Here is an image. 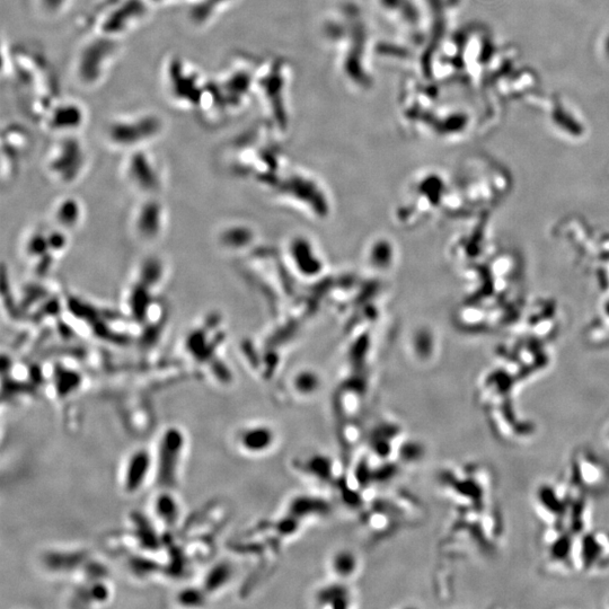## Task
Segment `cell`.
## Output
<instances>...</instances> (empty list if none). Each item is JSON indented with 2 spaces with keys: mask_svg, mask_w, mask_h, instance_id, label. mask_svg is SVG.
Wrapping results in <instances>:
<instances>
[{
  "mask_svg": "<svg viewBox=\"0 0 609 609\" xmlns=\"http://www.w3.org/2000/svg\"><path fill=\"white\" fill-rule=\"evenodd\" d=\"M238 0H187L188 19L197 29H208L225 16Z\"/></svg>",
  "mask_w": 609,
  "mask_h": 609,
  "instance_id": "obj_13",
  "label": "cell"
},
{
  "mask_svg": "<svg viewBox=\"0 0 609 609\" xmlns=\"http://www.w3.org/2000/svg\"><path fill=\"white\" fill-rule=\"evenodd\" d=\"M91 163V154L81 134L56 136L44 156V170L49 178L63 185L74 184Z\"/></svg>",
  "mask_w": 609,
  "mask_h": 609,
  "instance_id": "obj_8",
  "label": "cell"
},
{
  "mask_svg": "<svg viewBox=\"0 0 609 609\" xmlns=\"http://www.w3.org/2000/svg\"><path fill=\"white\" fill-rule=\"evenodd\" d=\"M147 2L153 8H157V7H172V6H179V5L184 6L185 3H187V0H147Z\"/></svg>",
  "mask_w": 609,
  "mask_h": 609,
  "instance_id": "obj_24",
  "label": "cell"
},
{
  "mask_svg": "<svg viewBox=\"0 0 609 609\" xmlns=\"http://www.w3.org/2000/svg\"><path fill=\"white\" fill-rule=\"evenodd\" d=\"M183 447L182 432L178 429H171L166 432L162 439L160 452V481L167 487H172L175 483L176 470Z\"/></svg>",
  "mask_w": 609,
  "mask_h": 609,
  "instance_id": "obj_14",
  "label": "cell"
},
{
  "mask_svg": "<svg viewBox=\"0 0 609 609\" xmlns=\"http://www.w3.org/2000/svg\"><path fill=\"white\" fill-rule=\"evenodd\" d=\"M162 112L137 108L114 114L103 127V140L111 150L123 154L152 146L166 131Z\"/></svg>",
  "mask_w": 609,
  "mask_h": 609,
  "instance_id": "obj_4",
  "label": "cell"
},
{
  "mask_svg": "<svg viewBox=\"0 0 609 609\" xmlns=\"http://www.w3.org/2000/svg\"><path fill=\"white\" fill-rule=\"evenodd\" d=\"M32 144L29 130L19 123H8L2 131L3 178L13 175L22 157L28 154Z\"/></svg>",
  "mask_w": 609,
  "mask_h": 609,
  "instance_id": "obj_12",
  "label": "cell"
},
{
  "mask_svg": "<svg viewBox=\"0 0 609 609\" xmlns=\"http://www.w3.org/2000/svg\"><path fill=\"white\" fill-rule=\"evenodd\" d=\"M160 77L165 99L174 109L197 112L210 76L189 58L170 54L162 61Z\"/></svg>",
  "mask_w": 609,
  "mask_h": 609,
  "instance_id": "obj_5",
  "label": "cell"
},
{
  "mask_svg": "<svg viewBox=\"0 0 609 609\" xmlns=\"http://www.w3.org/2000/svg\"><path fill=\"white\" fill-rule=\"evenodd\" d=\"M152 466V460L146 450H138L131 456L127 465L125 475V487L128 492H135L144 484L148 472Z\"/></svg>",
  "mask_w": 609,
  "mask_h": 609,
  "instance_id": "obj_17",
  "label": "cell"
},
{
  "mask_svg": "<svg viewBox=\"0 0 609 609\" xmlns=\"http://www.w3.org/2000/svg\"><path fill=\"white\" fill-rule=\"evenodd\" d=\"M90 120V112L81 100L60 94L48 104L37 125L52 136L81 134Z\"/></svg>",
  "mask_w": 609,
  "mask_h": 609,
  "instance_id": "obj_9",
  "label": "cell"
},
{
  "mask_svg": "<svg viewBox=\"0 0 609 609\" xmlns=\"http://www.w3.org/2000/svg\"><path fill=\"white\" fill-rule=\"evenodd\" d=\"M331 564L335 575L343 579L352 577L358 569V561L355 554L346 551L335 554Z\"/></svg>",
  "mask_w": 609,
  "mask_h": 609,
  "instance_id": "obj_21",
  "label": "cell"
},
{
  "mask_svg": "<svg viewBox=\"0 0 609 609\" xmlns=\"http://www.w3.org/2000/svg\"><path fill=\"white\" fill-rule=\"evenodd\" d=\"M84 218L82 202L74 197L61 198L54 207V219L64 231H74L81 226Z\"/></svg>",
  "mask_w": 609,
  "mask_h": 609,
  "instance_id": "obj_16",
  "label": "cell"
},
{
  "mask_svg": "<svg viewBox=\"0 0 609 609\" xmlns=\"http://www.w3.org/2000/svg\"><path fill=\"white\" fill-rule=\"evenodd\" d=\"M166 225V211L162 202L154 197H146L132 214V231L137 240L154 243L160 238Z\"/></svg>",
  "mask_w": 609,
  "mask_h": 609,
  "instance_id": "obj_11",
  "label": "cell"
},
{
  "mask_svg": "<svg viewBox=\"0 0 609 609\" xmlns=\"http://www.w3.org/2000/svg\"><path fill=\"white\" fill-rule=\"evenodd\" d=\"M165 278V264L157 257L148 258L140 264L138 270L139 284L152 290L162 286Z\"/></svg>",
  "mask_w": 609,
  "mask_h": 609,
  "instance_id": "obj_20",
  "label": "cell"
},
{
  "mask_svg": "<svg viewBox=\"0 0 609 609\" xmlns=\"http://www.w3.org/2000/svg\"><path fill=\"white\" fill-rule=\"evenodd\" d=\"M31 11L43 21L63 19L73 10L76 0H29Z\"/></svg>",
  "mask_w": 609,
  "mask_h": 609,
  "instance_id": "obj_19",
  "label": "cell"
},
{
  "mask_svg": "<svg viewBox=\"0 0 609 609\" xmlns=\"http://www.w3.org/2000/svg\"><path fill=\"white\" fill-rule=\"evenodd\" d=\"M275 431L266 426L245 429L240 436L241 446L247 452L260 454L267 452L275 444Z\"/></svg>",
  "mask_w": 609,
  "mask_h": 609,
  "instance_id": "obj_18",
  "label": "cell"
},
{
  "mask_svg": "<svg viewBox=\"0 0 609 609\" xmlns=\"http://www.w3.org/2000/svg\"><path fill=\"white\" fill-rule=\"evenodd\" d=\"M229 576H231V570H229L228 566H226V564H219L218 567L210 572V575L206 579L207 590L213 591L214 589L223 586Z\"/></svg>",
  "mask_w": 609,
  "mask_h": 609,
  "instance_id": "obj_23",
  "label": "cell"
},
{
  "mask_svg": "<svg viewBox=\"0 0 609 609\" xmlns=\"http://www.w3.org/2000/svg\"><path fill=\"white\" fill-rule=\"evenodd\" d=\"M122 174L132 188L146 197H154L163 188V163L150 147L126 153L122 162Z\"/></svg>",
  "mask_w": 609,
  "mask_h": 609,
  "instance_id": "obj_10",
  "label": "cell"
},
{
  "mask_svg": "<svg viewBox=\"0 0 609 609\" xmlns=\"http://www.w3.org/2000/svg\"><path fill=\"white\" fill-rule=\"evenodd\" d=\"M293 79L294 69L288 59L275 55L260 60L255 77V99L260 101L263 113L279 127L289 121Z\"/></svg>",
  "mask_w": 609,
  "mask_h": 609,
  "instance_id": "obj_6",
  "label": "cell"
},
{
  "mask_svg": "<svg viewBox=\"0 0 609 609\" xmlns=\"http://www.w3.org/2000/svg\"><path fill=\"white\" fill-rule=\"evenodd\" d=\"M153 10L147 0H97L79 19V31L125 41Z\"/></svg>",
  "mask_w": 609,
  "mask_h": 609,
  "instance_id": "obj_3",
  "label": "cell"
},
{
  "mask_svg": "<svg viewBox=\"0 0 609 609\" xmlns=\"http://www.w3.org/2000/svg\"><path fill=\"white\" fill-rule=\"evenodd\" d=\"M379 10L409 30H421L425 14L416 0H375Z\"/></svg>",
  "mask_w": 609,
  "mask_h": 609,
  "instance_id": "obj_15",
  "label": "cell"
},
{
  "mask_svg": "<svg viewBox=\"0 0 609 609\" xmlns=\"http://www.w3.org/2000/svg\"><path fill=\"white\" fill-rule=\"evenodd\" d=\"M259 63L258 58L249 54H236L211 76L228 118L243 113L255 99Z\"/></svg>",
  "mask_w": 609,
  "mask_h": 609,
  "instance_id": "obj_7",
  "label": "cell"
},
{
  "mask_svg": "<svg viewBox=\"0 0 609 609\" xmlns=\"http://www.w3.org/2000/svg\"><path fill=\"white\" fill-rule=\"evenodd\" d=\"M123 48L125 41L92 33L83 34L70 65L74 83L84 91L99 90L118 66Z\"/></svg>",
  "mask_w": 609,
  "mask_h": 609,
  "instance_id": "obj_2",
  "label": "cell"
},
{
  "mask_svg": "<svg viewBox=\"0 0 609 609\" xmlns=\"http://www.w3.org/2000/svg\"><path fill=\"white\" fill-rule=\"evenodd\" d=\"M157 514L167 524L173 525L179 516V508L175 500L169 494H162L156 502Z\"/></svg>",
  "mask_w": 609,
  "mask_h": 609,
  "instance_id": "obj_22",
  "label": "cell"
},
{
  "mask_svg": "<svg viewBox=\"0 0 609 609\" xmlns=\"http://www.w3.org/2000/svg\"><path fill=\"white\" fill-rule=\"evenodd\" d=\"M323 34L334 52L343 82L356 92L372 90L373 35L363 10L353 3L341 4L324 21Z\"/></svg>",
  "mask_w": 609,
  "mask_h": 609,
  "instance_id": "obj_1",
  "label": "cell"
}]
</instances>
